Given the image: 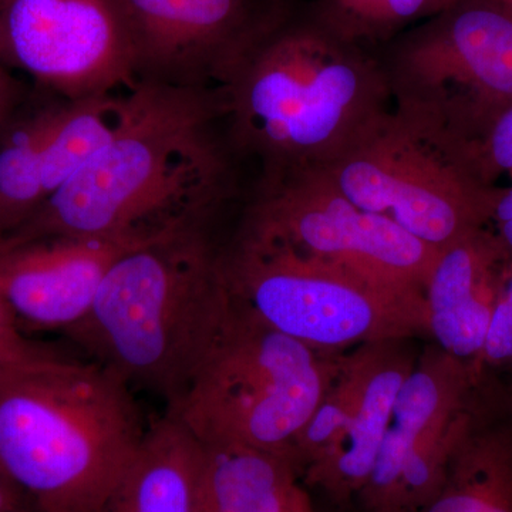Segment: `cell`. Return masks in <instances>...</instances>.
Returning a JSON list of instances; mask_svg holds the SVG:
<instances>
[{
	"instance_id": "cell-32",
	"label": "cell",
	"mask_w": 512,
	"mask_h": 512,
	"mask_svg": "<svg viewBox=\"0 0 512 512\" xmlns=\"http://www.w3.org/2000/svg\"><path fill=\"white\" fill-rule=\"evenodd\" d=\"M6 366H12V365H6L5 362H2V360H0V369H2V367H6Z\"/></svg>"
},
{
	"instance_id": "cell-3",
	"label": "cell",
	"mask_w": 512,
	"mask_h": 512,
	"mask_svg": "<svg viewBox=\"0 0 512 512\" xmlns=\"http://www.w3.org/2000/svg\"><path fill=\"white\" fill-rule=\"evenodd\" d=\"M229 308L222 248L204 222L128 249L67 336L131 390L177 402Z\"/></svg>"
},
{
	"instance_id": "cell-19",
	"label": "cell",
	"mask_w": 512,
	"mask_h": 512,
	"mask_svg": "<svg viewBox=\"0 0 512 512\" xmlns=\"http://www.w3.org/2000/svg\"><path fill=\"white\" fill-rule=\"evenodd\" d=\"M124 96L94 94L53 109L43 147L45 201L72 181L119 133Z\"/></svg>"
},
{
	"instance_id": "cell-5",
	"label": "cell",
	"mask_w": 512,
	"mask_h": 512,
	"mask_svg": "<svg viewBox=\"0 0 512 512\" xmlns=\"http://www.w3.org/2000/svg\"><path fill=\"white\" fill-rule=\"evenodd\" d=\"M338 359L272 329L229 295L210 350L167 412L201 443L258 448L293 463V444L328 390Z\"/></svg>"
},
{
	"instance_id": "cell-23",
	"label": "cell",
	"mask_w": 512,
	"mask_h": 512,
	"mask_svg": "<svg viewBox=\"0 0 512 512\" xmlns=\"http://www.w3.org/2000/svg\"><path fill=\"white\" fill-rule=\"evenodd\" d=\"M454 157L468 174L488 187H497L503 175L512 177V104L456 151Z\"/></svg>"
},
{
	"instance_id": "cell-31",
	"label": "cell",
	"mask_w": 512,
	"mask_h": 512,
	"mask_svg": "<svg viewBox=\"0 0 512 512\" xmlns=\"http://www.w3.org/2000/svg\"><path fill=\"white\" fill-rule=\"evenodd\" d=\"M453 2L454 0H431V6H433V15L434 13L440 12V10L447 8V6Z\"/></svg>"
},
{
	"instance_id": "cell-22",
	"label": "cell",
	"mask_w": 512,
	"mask_h": 512,
	"mask_svg": "<svg viewBox=\"0 0 512 512\" xmlns=\"http://www.w3.org/2000/svg\"><path fill=\"white\" fill-rule=\"evenodd\" d=\"M359 382L360 356L359 349L356 348L352 355L339 356L338 369L328 390L293 444V463L299 478L345 431L355 409Z\"/></svg>"
},
{
	"instance_id": "cell-8",
	"label": "cell",
	"mask_w": 512,
	"mask_h": 512,
	"mask_svg": "<svg viewBox=\"0 0 512 512\" xmlns=\"http://www.w3.org/2000/svg\"><path fill=\"white\" fill-rule=\"evenodd\" d=\"M323 170L360 208L436 249L490 227L500 191L477 181L446 147L393 109Z\"/></svg>"
},
{
	"instance_id": "cell-7",
	"label": "cell",
	"mask_w": 512,
	"mask_h": 512,
	"mask_svg": "<svg viewBox=\"0 0 512 512\" xmlns=\"http://www.w3.org/2000/svg\"><path fill=\"white\" fill-rule=\"evenodd\" d=\"M392 109L451 154L512 104V9L454 0L377 49Z\"/></svg>"
},
{
	"instance_id": "cell-16",
	"label": "cell",
	"mask_w": 512,
	"mask_h": 512,
	"mask_svg": "<svg viewBox=\"0 0 512 512\" xmlns=\"http://www.w3.org/2000/svg\"><path fill=\"white\" fill-rule=\"evenodd\" d=\"M201 443L173 413L146 431L133 464L99 512H197Z\"/></svg>"
},
{
	"instance_id": "cell-14",
	"label": "cell",
	"mask_w": 512,
	"mask_h": 512,
	"mask_svg": "<svg viewBox=\"0 0 512 512\" xmlns=\"http://www.w3.org/2000/svg\"><path fill=\"white\" fill-rule=\"evenodd\" d=\"M403 340L357 348L359 393L348 426L301 477L303 484L318 490L330 504L353 503L372 476L397 394L416 365Z\"/></svg>"
},
{
	"instance_id": "cell-30",
	"label": "cell",
	"mask_w": 512,
	"mask_h": 512,
	"mask_svg": "<svg viewBox=\"0 0 512 512\" xmlns=\"http://www.w3.org/2000/svg\"><path fill=\"white\" fill-rule=\"evenodd\" d=\"M5 57V25H3V0H0V59Z\"/></svg>"
},
{
	"instance_id": "cell-17",
	"label": "cell",
	"mask_w": 512,
	"mask_h": 512,
	"mask_svg": "<svg viewBox=\"0 0 512 512\" xmlns=\"http://www.w3.org/2000/svg\"><path fill=\"white\" fill-rule=\"evenodd\" d=\"M299 487L298 470L284 456L201 443L197 512H291Z\"/></svg>"
},
{
	"instance_id": "cell-13",
	"label": "cell",
	"mask_w": 512,
	"mask_h": 512,
	"mask_svg": "<svg viewBox=\"0 0 512 512\" xmlns=\"http://www.w3.org/2000/svg\"><path fill=\"white\" fill-rule=\"evenodd\" d=\"M510 261L493 229L480 228L437 252L424 288L427 333L480 382L478 362Z\"/></svg>"
},
{
	"instance_id": "cell-12",
	"label": "cell",
	"mask_w": 512,
	"mask_h": 512,
	"mask_svg": "<svg viewBox=\"0 0 512 512\" xmlns=\"http://www.w3.org/2000/svg\"><path fill=\"white\" fill-rule=\"evenodd\" d=\"M147 241L49 238L0 247V296L19 325L67 332L92 309L111 265Z\"/></svg>"
},
{
	"instance_id": "cell-18",
	"label": "cell",
	"mask_w": 512,
	"mask_h": 512,
	"mask_svg": "<svg viewBox=\"0 0 512 512\" xmlns=\"http://www.w3.org/2000/svg\"><path fill=\"white\" fill-rule=\"evenodd\" d=\"M420 512H512V429L477 420Z\"/></svg>"
},
{
	"instance_id": "cell-6",
	"label": "cell",
	"mask_w": 512,
	"mask_h": 512,
	"mask_svg": "<svg viewBox=\"0 0 512 512\" xmlns=\"http://www.w3.org/2000/svg\"><path fill=\"white\" fill-rule=\"evenodd\" d=\"M229 295L256 318L316 352L427 333L426 302L242 224L222 248Z\"/></svg>"
},
{
	"instance_id": "cell-20",
	"label": "cell",
	"mask_w": 512,
	"mask_h": 512,
	"mask_svg": "<svg viewBox=\"0 0 512 512\" xmlns=\"http://www.w3.org/2000/svg\"><path fill=\"white\" fill-rule=\"evenodd\" d=\"M53 109L39 111L2 131L0 140V241L45 202L43 147Z\"/></svg>"
},
{
	"instance_id": "cell-11",
	"label": "cell",
	"mask_w": 512,
	"mask_h": 512,
	"mask_svg": "<svg viewBox=\"0 0 512 512\" xmlns=\"http://www.w3.org/2000/svg\"><path fill=\"white\" fill-rule=\"evenodd\" d=\"M5 57L67 100L137 86L116 0H3Z\"/></svg>"
},
{
	"instance_id": "cell-10",
	"label": "cell",
	"mask_w": 512,
	"mask_h": 512,
	"mask_svg": "<svg viewBox=\"0 0 512 512\" xmlns=\"http://www.w3.org/2000/svg\"><path fill=\"white\" fill-rule=\"evenodd\" d=\"M293 0H116L138 83L222 89Z\"/></svg>"
},
{
	"instance_id": "cell-34",
	"label": "cell",
	"mask_w": 512,
	"mask_h": 512,
	"mask_svg": "<svg viewBox=\"0 0 512 512\" xmlns=\"http://www.w3.org/2000/svg\"><path fill=\"white\" fill-rule=\"evenodd\" d=\"M510 407H511V412H512V392H511V396H510Z\"/></svg>"
},
{
	"instance_id": "cell-2",
	"label": "cell",
	"mask_w": 512,
	"mask_h": 512,
	"mask_svg": "<svg viewBox=\"0 0 512 512\" xmlns=\"http://www.w3.org/2000/svg\"><path fill=\"white\" fill-rule=\"evenodd\" d=\"M234 153L262 177L326 168L392 110L375 47L340 35L293 0L222 87Z\"/></svg>"
},
{
	"instance_id": "cell-4",
	"label": "cell",
	"mask_w": 512,
	"mask_h": 512,
	"mask_svg": "<svg viewBox=\"0 0 512 512\" xmlns=\"http://www.w3.org/2000/svg\"><path fill=\"white\" fill-rule=\"evenodd\" d=\"M146 431L133 390L97 363L0 369V463L39 512H99Z\"/></svg>"
},
{
	"instance_id": "cell-33",
	"label": "cell",
	"mask_w": 512,
	"mask_h": 512,
	"mask_svg": "<svg viewBox=\"0 0 512 512\" xmlns=\"http://www.w3.org/2000/svg\"><path fill=\"white\" fill-rule=\"evenodd\" d=\"M505 3L512 9V0H505Z\"/></svg>"
},
{
	"instance_id": "cell-29",
	"label": "cell",
	"mask_w": 512,
	"mask_h": 512,
	"mask_svg": "<svg viewBox=\"0 0 512 512\" xmlns=\"http://www.w3.org/2000/svg\"><path fill=\"white\" fill-rule=\"evenodd\" d=\"M291 512H316L311 495L302 484L299 487L298 494H296L295 501H293Z\"/></svg>"
},
{
	"instance_id": "cell-21",
	"label": "cell",
	"mask_w": 512,
	"mask_h": 512,
	"mask_svg": "<svg viewBox=\"0 0 512 512\" xmlns=\"http://www.w3.org/2000/svg\"><path fill=\"white\" fill-rule=\"evenodd\" d=\"M309 5L340 35L375 49L433 15L431 0H309Z\"/></svg>"
},
{
	"instance_id": "cell-35",
	"label": "cell",
	"mask_w": 512,
	"mask_h": 512,
	"mask_svg": "<svg viewBox=\"0 0 512 512\" xmlns=\"http://www.w3.org/2000/svg\"><path fill=\"white\" fill-rule=\"evenodd\" d=\"M359 512H365V511H363V510H360V508H359Z\"/></svg>"
},
{
	"instance_id": "cell-26",
	"label": "cell",
	"mask_w": 512,
	"mask_h": 512,
	"mask_svg": "<svg viewBox=\"0 0 512 512\" xmlns=\"http://www.w3.org/2000/svg\"><path fill=\"white\" fill-rule=\"evenodd\" d=\"M490 228L512 259V185L500 187L491 215Z\"/></svg>"
},
{
	"instance_id": "cell-9",
	"label": "cell",
	"mask_w": 512,
	"mask_h": 512,
	"mask_svg": "<svg viewBox=\"0 0 512 512\" xmlns=\"http://www.w3.org/2000/svg\"><path fill=\"white\" fill-rule=\"evenodd\" d=\"M244 225L419 298L440 251L350 201L323 168L262 177Z\"/></svg>"
},
{
	"instance_id": "cell-28",
	"label": "cell",
	"mask_w": 512,
	"mask_h": 512,
	"mask_svg": "<svg viewBox=\"0 0 512 512\" xmlns=\"http://www.w3.org/2000/svg\"><path fill=\"white\" fill-rule=\"evenodd\" d=\"M18 84L0 67V133L8 126L18 103Z\"/></svg>"
},
{
	"instance_id": "cell-24",
	"label": "cell",
	"mask_w": 512,
	"mask_h": 512,
	"mask_svg": "<svg viewBox=\"0 0 512 512\" xmlns=\"http://www.w3.org/2000/svg\"><path fill=\"white\" fill-rule=\"evenodd\" d=\"M487 370H512V259L501 282L478 362L481 377Z\"/></svg>"
},
{
	"instance_id": "cell-1",
	"label": "cell",
	"mask_w": 512,
	"mask_h": 512,
	"mask_svg": "<svg viewBox=\"0 0 512 512\" xmlns=\"http://www.w3.org/2000/svg\"><path fill=\"white\" fill-rule=\"evenodd\" d=\"M227 107L221 89L138 83L127 90L119 133L0 241L153 239L207 221L229 191Z\"/></svg>"
},
{
	"instance_id": "cell-15",
	"label": "cell",
	"mask_w": 512,
	"mask_h": 512,
	"mask_svg": "<svg viewBox=\"0 0 512 512\" xmlns=\"http://www.w3.org/2000/svg\"><path fill=\"white\" fill-rule=\"evenodd\" d=\"M480 380L439 346L416 360L394 402L372 476L353 503L365 512H392L404 461L436 424L470 406Z\"/></svg>"
},
{
	"instance_id": "cell-25",
	"label": "cell",
	"mask_w": 512,
	"mask_h": 512,
	"mask_svg": "<svg viewBox=\"0 0 512 512\" xmlns=\"http://www.w3.org/2000/svg\"><path fill=\"white\" fill-rule=\"evenodd\" d=\"M57 356L62 355L36 345L22 335L18 320L0 296V360L6 365H20Z\"/></svg>"
},
{
	"instance_id": "cell-27",
	"label": "cell",
	"mask_w": 512,
	"mask_h": 512,
	"mask_svg": "<svg viewBox=\"0 0 512 512\" xmlns=\"http://www.w3.org/2000/svg\"><path fill=\"white\" fill-rule=\"evenodd\" d=\"M29 504L28 495L0 463V512H16Z\"/></svg>"
}]
</instances>
